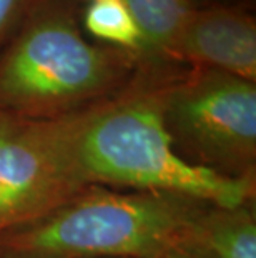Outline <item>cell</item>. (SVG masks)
<instances>
[{"label":"cell","instance_id":"1","mask_svg":"<svg viewBox=\"0 0 256 258\" xmlns=\"http://www.w3.org/2000/svg\"><path fill=\"white\" fill-rule=\"evenodd\" d=\"M187 69L143 58L132 82L87 112L77 139L89 185L153 191L233 208L256 200V180H233L183 160L165 127L168 90Z\"/></svg>","mask_w":256,"mask_h":258},{"label":"cell","instance_id":"2","mask_svg":"<svg viewBox=\"0 0 256 258\" xmlns=\"http://www.w3.org/2000/svg\"><path fill=\"white\" fill-rule=\"evenodd\" d=\"M208 207L185 197L94 185L0 233V258H166L201 248Z\"/></svg>","mask_w":256,"mask_h":258},{"label":"cell","instance_id":"3","mask_svg":"<svg viewBox=\"0 0 256 258\" xmlns=\"http://www.w3.org/2000/svg\"><path fill=\"white\" fill-rule=\"evenodd\" d=\"M143 57L87 40L72 7L43 0L0 52V112L52 120L125 89Z\"/></svg>","mask_w":256,"mask_h":258},{"label":"cell","instance_id":"4","mask_svg":"<svg viewBox=\"0 0 256 258\" xmlns=\"http://www.w3.org/2000/svg\"><path fill=\"white\" fill-rule=\"evenodd\" d=\"M165 127L183 160L233 180H256V84L187 67L168 90Z\"/></svg>","mask_w":256,"mask_h":258},{"label":"cell","instance_id":"5","mask_svg":"<svg viewBox=\"0 0 256 258\" xmlns=\"http://www.w3.org/2000/svg\"><path fill=\"white\" fill-rule=\"evenodd\" d=\"M89 108L52 120L0 112V233L37 220L94 186L81 177L77 158Z\"/></svg>","mask_w":256,"mask_h":258},{"label":"cell","instance_id":"6","mask_svg":"<svg viewBox=\"0 0 256 258\" xmlns=\"http://www.w3.org/2000/svg\"><path fill=\"white\" fill-rule=\"evenodd\" d=\"M172 62L211 69L256 84V19L241 5L193 9L172 48Z\"/></svg>","mask_w":256,"mask_h":258},{"label":"cell","instance_id":"7","mask_svg":"<svg viewBox=\"0 0 256 258\" xmlns=\"http://www.w3.org/2000/svg\"><path fill=\"white\" fill-rule=\"evenodd\" d=\"M254 203L233 208L210 205L201 227V250L210 258H256Z\"/></svg>","mask_w":256,"mask_h":258},{"label":"cell","instance_id":"8","mask_svg":"<svg viewBox=\"0 0 256 258\" xmlns=\"http://www.w3.org/2000/svg\"><path fill=\"white\" fill-rule=\"evenodd\" d=\"M143 37V58L172 62V48L192 7L185 0H122Z\"/></svg>","mask_w":256,"mask_h":258},{"label":"cell","instance_id":"9","mask_svg":"<svg viewBox=\"0 0 256 258\" xmlns=\"http://www.w3.org/2000/svg\"><path fill=\"white\" fill-rule=\"evenodd\" d=\"M81 25L99 43L137 52L143 57V37L122 0L90 2L81 17Z\"/></svg>","mask_w":256,"mask_h":258},{"label":"cell","instance_id":"10","mask_svg":"<svg viewBox=\"0 0 256 258\" xmlns=\"http://www.w3.org/2000/svg\"><path fill=\"white\" fill-rule=\"evenodd\" d=\"M43 0H0V52Z\"/></svg>","mask_w":256,"mask_h":258},{"label":"cell","instance_id":"11","mask_svg":"<svg viewBox=\"0 0 256 258\" xmlns=\"http://www.w3.org/2000/svg\"><path fill=\"white\" fill-rule=\"evenodd\" d=\"M166 258H210L201 248H190V250H180Z\"/></svg>","mask_w":256,"mask_h":258},{"label":"cell","instance_id":"12","mask_svg":"<svg viewBox=\"0 0 256 258\" xmlns=\"http://www.w3.org/2000/svg\"><path fill=\"white\" fill-rule=\"evenodd\" d=\"M192 9H200V7H208V5L220 4V0H185Z\"/></svg>","mask_w":256,"mask_h":258},{"label":"cell","instance_id":"13","mask_svg":"<svg viewBox=\"0 0 256 258\" xmlns=\"http://www.w3.org/2000/svg\"><path fill=\"white\" fill-rule=\"evenodd\" d=\"M90 2H95V0H90Z\"/></svg>","mask_w":256,"mask_h":258}]
</instances>
